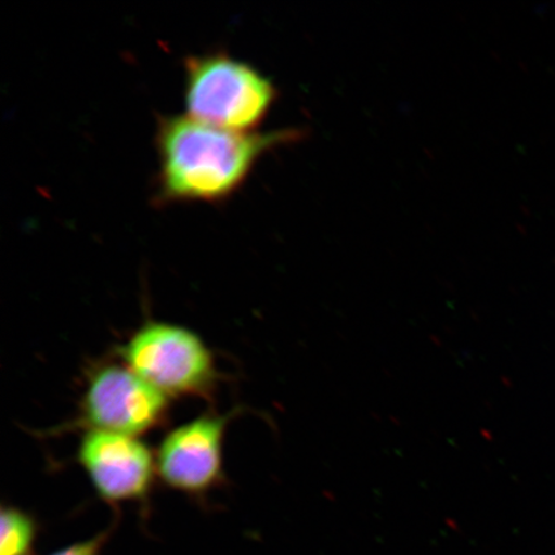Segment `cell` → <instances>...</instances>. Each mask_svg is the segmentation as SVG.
<instances>
[{"label":"cell","instance_id":"cell-7","mask_svg":"<svg viewBox=\"0 0 555 555\" xmlns=\"http://www.w3.org/2000/svg\"><path fill=\"white\" fill-rule=\"evenodd\" d=\"M38 524L29 513L2 505L0 515V555H35Z\"/></svg>","mask_w":555,"mask_h":555},{"label":"cell","instance_id":"cell-8","mask_svg":"<svg viewBox=\"0 0 555 555\" xmlns=\"http://www.w3.org/2000/svg\"><path fill=\"white\" fill-rule=\"evenodd\" d=\"M108 538V532L100 533L99 537L80 541L73 545L64 547L50 555H101L102 547Z\"/></svg>","mask_w":555,"mask_h":555},{"label":"cell","instance_id":"cell-5","mask_svg":"<svg viewBox=\"0 0 555 555\" xmlns=\"http://www.w3.org/2000/svg\"><path fill=\"white\" fill-rule=\"evenodd\" d=\"M234 412L204 414L166 434L157 449V476L168 488L204 496L224 478L223 446Z\"/></svg>","mask_w":555,"mask_h":555},{"label":"cell","instance_id":"cell-6","mask_svg":"<svg viewBox=\"0 0 555 555\" xmlns=\"http://www.w3.org/2000/svg\"><path fill=\"white\" fill-rule=\"evenodd\" d=\"M78 462L96 495L113 505L147 502L157 475L156 455L135 436L87 431Z\"/></svg>","mask_w":555,"mask_h":555},{"label":"cell","instance_id":"cell-2","mask_svg":"<svg viewBox=\"0 0 555 555\" xmlns=\"http://www.w3.org/2000/svg\"><path fill=\"white\" fill-rule=\"evenodd\" d=\"M184 76L186 115L238 133H253L278 96L272 80L225 51L189 55Z\"/></svg>","mask_w":555,"mask_h":555},{"label":"cell","instance_id":"cell-3","mask_svg":"<svg viewBox=\"0 0 555 555\" xmlns=\"http://www.w3.org/2000/svg\"><path fill=\"white\" fill-rule=\"evenodd\" d=\"M125 365L168 398H206L217 385L212 352L197 333L150 321L119 350Z\"/></svg>","mask_w":555,"mask_h":555},{"label":"cell","instance_id":"cell-1","mask_svg":"<svg viewBox=\"0 0 555 555\" xmlns=\"http://www.w3.org/2000/svg\"><path fill=\"white\" fill-rule=\"evenodd\" d=\"M302 135L300 129L238 133L189 115L158 116L155 205L224 204L245 185L261 157Z\"/></svg>","mask_w":555,"mask_h":555},{"label":"cell","instance_id":"cell-4","mask_svg":"<svg viewBox=\"0 0 555 555\" xmlns=\"http://www.w3.org/2000/svg\"><path fill=\"white\" fill-rule=\"evenodd\" d=\"M168 414V397L127 365L106 364L87 380L79 423L88 431L138 437L162 426Z\"/></svg>","mask_w":555,"mask_h":555}]
</instances>
